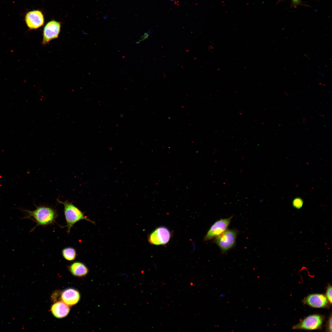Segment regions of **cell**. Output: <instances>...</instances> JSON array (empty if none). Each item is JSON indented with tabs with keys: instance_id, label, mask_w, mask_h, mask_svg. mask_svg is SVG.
Segmentation results:
<instances>
[{
	"instance_id": "44dd1931",
	"label": "cell",
	"mask_w": 332,
	"mask_h": 332,
	"mask_svg": "<svg viewBox=\"0 0 332 332\" xmlns=\"http://www.w3.org/2000/svg\"><path fill=\"white\" fill-rule=\"evenodd\" d=\"M171 0V1H173V0Z\"/></svg>"
},
{
	"instance_id": "2e32d148",
	"label": "cell",
	"mask_w": 332,
	"mask_h": 332,
	"mask_svg": "<svg viewBox=\"0 0 332 332\" xmlns=\"http://www.w3.org/2000/svg\"><path fill=\"white\" fill-rule=\"evenodd\" d=\"M327 331L332 332V316L330 315L327 323Z\"/></svg>"
},
{
	"instance_id": "3957f363",
	"label": "cell",
	"mask_w": 332,
	"mask_h": 332,
	"mask_svg": "<svg viewBox=\"0 0 332 332\" xmlns=\"http://www.w3.org/2000/svg\"><path fill=\"white\" fill-rule=\"evenodd\" d=\"M237 235V232L236 230L227 229L215 238V242L222 252H226L234 246Z\"/></svg>"
},
{
	"instance_id": "30bf717a",
	"label": "cell",
	"mask_w": 332,
	"mask_h": 332,
	"mask_svg": "<svg viewBox=\"0 0 332 332\" xmlns=\"http://www.w3.org/2000/svg\"><path fill=\"white\" fill-rule=\"evenodd\" d=\"M62 301L69 306L76 304L79 301L80 295L76 290L69 288L64 290L61 295Z\"/></svg>"
},
{
	"instance_id": "e0dca14e",
	"label": "cell",
	"mask_w": 332,
	"mask_h": 332,
	"mask_svg": "<svg viewBox=\"0 0 332 332\" xmlns=\"http://www.w3.org/2000/svg\"><path fill=\"white\" fill-rule=\"evenodd\" d=\"M292 5L294 7H296L297 5L301 3V0H291Z\"/></svg>"
},
{
	"instance_id": "9a60e30c",
	"label": "cell",
	"mask_w": 332,
	"mask_h": 332,
	"mask_svg": "<svg viewBox=\"0 0 332 332\" xmlns=\"http://www.w3.org/2000/svg\"><path fill=\"white\" fill-rule=\"evenodd\" d=\"M302 201L299 199H296L293 202V206L296 208H300L302 205Z\"/></svg>"
},
{
	"instance_id": "ba28073f",
	"label": "cell",
	"mask_w": 332,
	"mask_h": 332,
	"mask_svg": "<svg viewBox=\"0 0 332 332\" xmlns=\"http://www.w3.org/2000/svg\"><path fill=\"white\" fill-rule=\"evenodd\" d=\"M25 20L27 26L31 30L38 29L42 26L44 23L43 15L39 10L28 12L25 16Z\"/></svg>"
},
{
	"instance_id": "5b68a950",
	"label": "cell",
	"mask_w": 332,
	"mask_h": 332,
	"mask_svg": "<svg viewBox=\"0 0 332 332\" xmlns=\"http://www.w3.org/2000/svg\"><path fill=\"white\" fill-rule=\"evenodd\" d=\"M323 318L318 314L309 315L301 322L293 327V329L315 330L319 329L322 326Z\"/></svg>"
},
{
	"instance_id": "5bb4252c",
	"label": "cell",
	"mask_w": 332,
	"mask_h": 332,
	"mask_svg": "<svg viewBox=\"0 0 332 332\" xmlns=\"http://www.w3.org/2000/svg\"><path fill=\"white\" fill-rule=\"evenodd\" d=\"M326 297L330 303L331 304L332 298V286L331 285H329L327 287L326 291Z\"/></svg>"
},
{
	"instance_id": "52a82bcc",
	"label": "cell",
	"mask_w": 332,
	"mask_h": 332,
	"mask_svg": "<svg viewBox=\"0 0 332 332\" xmlns=\"http://www.w3.org/2000/svg\"><path fill=\"white\" fill-rule=\"evenodd\" d=\"M60 23L55 20L48 22L43 30L42 44L45 45L50 41L58 37L60 31Z\"/></svg>"
},
{
	"instance_id": "9c48e42d",
	"label": "cell",
	"mask_w": 332,
	"mask_h": 332,
	"mask_svg": "<svg viewBox=\"0 0 332 332\" xmlns=\"http://www.w3.org/2000/svg\"><path fill=\"white\" fill-rule=\"evenodd\" d=\"M303 302L311 307L316 308L326 307L329 302L325 295L319 294H310L304 298Z\"/></svg>"
},
{
	"instance_id": "6da1fadb",
	"label": "cell",
	"mask_w": 332,
	"mask_h": 332,
	"mask_svg": "<svg viewBox=\"0 0 332 332\" xmlns=\"http://www.w3.org/2000/svg\"><path fill=\"white\" fill-rule=\"evenodd\" d=\"M33 211L20 209L25 212L26 215L22 218L31 219L36 223V225L31 231L38 226H45L54 223L58 215L56 210L51 207L41 205L36 206Z\"/></svg>"
},
{
	"instance_id": "ffe728a7",
	"label": "cell",
	"mask_w": 332,
	"mask_h": 332,
	"mask_svg": "<svg viewBox=\"0 0 332 332\" xmlns=\"http://www.w3.org/2000/svg\"><path fill=\"white\" fill-rule=\"evenodd\" d=\"M108 18V16L107 15H105L103 17V18L105 19H107Z\"/></svg>"
},
{
	"instance_id": "277c9868",
	"label": "cell",
	"mask_w": 332,
	"mask_h": 332,
	"mask_svg": "<svg viewBox=\"0 0 332 332\" xmlns=\"http://www.w3.org/2000/svg\"><path fill=\"white\" fill-rule=\"evenodd\" d=\"M171 236V232L168 228L160 226L156 228L150 234L148 237V241L153 245H163L168 242Z\"/></svg>"
},
{
	"instance_id": "8992f818",
	"label": "cell",
	"mask_w": 332,
	"mask_h": 332,
	"mask_svg": "<svg viewBox=\"0 0 332 332\" xmlns=\"http://www.w3.org/2000/svg\"><path fill=\"white\" fill-rule=\"evenodd\" d=\"M232 217L221 219L215 222L208 231L205 236L204 240L205 241L210 240L223 233L227 229Z\"/></svg>"
},
{
	"instance_id": "7c38bea8",
	"label": "cell",
	"mask_w": 332,
	"mask_h": 332,
	"mask_svg": "<svg viewBox=\"0 0 332 332\" xmlns=\"http://www.w3.org/2000/svg\"><path fill=\"white\" fill-rule=\"evenodd\" d=\"M68 269L72 275L79 277L86 275L89 272L87 267L82 263L79 261L73 262L68 267Z\"/></svg>"
},
{
	"instance_id": "7a4b0ae2",
	"label": "cell",
	"mask_w": 332,
	"mask_h": 332,
	"mask_svg": "<svg viewBox=\"0 0 332 332\" xmlns=\"http://www.w3.org/2000/svg\"><path fill=\"white\" fill-rule=\"evenodd\" d=\"M58 202L62 204L64 207V212L66 223L67 232L69 234L71 228L80 220L85 219L93 223L94 222L88 219L83 212L72 202L67 200L62 201L57 199Z\"/></svg>"
},
{
	"instance_id": "4fadbf2b",
	"label": "cell",
	"mask_w": 332,
	"mask_h": 332,
	"mask_svg": "<svg viewBox=\"0 0 332 332\" xmlns=\"http://www.w3.org/2000/svg\"><path fill=\"white\" fill-rule=\"evenodd\" d=\"M62 255L66 260L72 261L74 260L77 256V252L75 248L72 247H66L62 251Z\"/></svg>"
},
{
	"instance_id": "8fae6325",
	"label": "cell",
	"mask_w": 332,
	"mask_h": 332,
	"mask_svg": "<svg viewBox=\"0 0 332 332\" xmlns=\"http://www.w3.org/2000/svg\"><path fill=\"white\" fill-rule=\"evenodd\" d=\"M70 310L69 305L62 301H60L56 302L52 306L51 311L52 314L55 317L61 318L67 316Z\"/></svg>"
},
{
	"instance_id": "ac0fdd59",
	"label": "cell",
	"mask_w": 332,
	"mask_h": 332,
	"mask_svg": "<svg viewBox=\"0 0 332 332\" xmlns=\"http://www.w3.org/2000/svg\"><path fill=\"white\" fill-rule=\"evenodd\" d=\"M143 36L144 39L147 38L148 36V34L147 33H145Z\"/></svg>"
},
{
	"instance_id": "d6986e66",
	"label": "cell",
	"mask_w": 332,
	"mask_h": 332,
	"mask_svg": "<svg viewBox=\"0 0 332 332\" xmlns=\"http://www.w3.org/2000/svg\"><path fill=\"white\" fill-rule=\"evenodd\" d=\"M224 296H225V295L223 294H222V293L220 295V296L221 297H223V298L224 297Z\"/></svg>"
}]
</instances>
